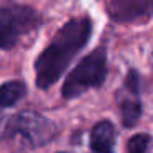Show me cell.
I'll return each mask as SVG.
<instances>
[{"label": "cell", "mask_w": 153, "mask_h": 153, "mask_svg": "<svg viewBox=\"0 0 153 153\" xmlns=\"http://www.w3.org/2000/svg\"><path fill=\"white\" fill-rule=\"evenodd\" d=\"M91 33L92 22L89 17H77L66 22L35 61L36 87L46 91L58 82L71 61L91 40Z\"/></svg>", "instance_id": "6da1fadb"}, {"label": "cell", "mask_w": 153, "mask_h": 153, "mask_svg": "<svg viewBox=\"0 0 153 153\" xmlns=\"http://www.w3.org/2000/svg\"><path fill=\"white\" fill-rule=\"evenodd\" d=\"M58 135L54 122L33 110H23L5 123L2 138L18 148H38L53 142Z\"/></svg>", "instance_id": "7a4b0ae2"}, {"label": "cell", "mask_w": 153, "mask_h": 153, "mask_svg": "<svg viewBox=\"0 0 153 153\" xmlns=\"http://www.w3.org/2000/svg\"><path fill=\"white\" fill-rule=\"evenodd\" d=\"M107 79V50L99 46L84 56L77 66L68 74L63 84L64 99H76L89 89H99Z\"/></svg>", "instance_id": "3957f363"}, {"label": "cell", "mask_w": 153, "mask_h": 153, "mask_svg": "<svg viewBox=\"0 0 153 153\" xmlns=\"http://www.w3.org/2000/svg\"><path fill=\"white\" fill-rule=\"evenodd\" d=\"M41 17L27 5L0 7V50H12L22 36L36 30Z\"/></svg>", "instance_id": "277c9868"}, {"label": "cell", "mask_w": 153, "mask_h": 153, "mask_svg": "<svg viewBox=\"0 0 153 153\" xmlns=\"http://www.w3.org/2000/svg\"><path fill=\"white\" fill-rule=\"evenodd\" d=\"M107 13L115 23H146L153 15V0H109Z\"/></svg>", "instance_id": "5b68a950"}, {"label": "cell", "mask_w": 153, "mask_h": 153, "mask_svg": "<svg viewBox=\"0 0 153 153\" xmlns=\"http://www.w3.org/2000/svg\"><path fill=\"white\" fill-rule=\"evenodd\" d=\"M115 127L110 120H100L91 130L89 146L92 152L97 153H109L115 145Z\"/></svg>", "instance_id": "8992f818"}, {"label": "cell", "mask_w": 153, "mask_h": 153, "mask_svg": "<svg viewBox=\"0 0 153 153\" xmlns=\"http://www.w3.org/2000/svg\"><path fill=\"white\" fill-rule=\"evenodd\" d=\"M138 96L140 94L130 92V97H123V99L119 100L120 119H122V125L125 127V128L135 127L137 123H138L140 117H142V102L138 100Z\"/></svg>", "instance_id": "52a82bcc"}, {"label": "cell", "mask_w": 153, "mask_h": 153, "mask_svg": "<svg viewBox=\"0 0 153 153\" xmlns=\"http://www.w3.org/2000/svg\"><path fill=\"white\" fill-rule=\"evenodd\" d=\"M27 94V87L22 81H8L0 86V107H12L20 102Z\"/></svg>", "instance_id": "ba28073f"}, {"label": "cell", "mask_w": 153, "mask_h": 153, "mask_svg": "<svg viewBox=\"0 0 153 153\" xmlns=\"http://www.w3.org/2000/svg\"><path fill=\"white\" fill-rule=\"evenodd\" d=\"M150 142H152V137L148 133H137L128 140L127 150L130 153H145L150 146Z\"/></svg>", "instance_id": "9c48e42d"}]
</instances>
